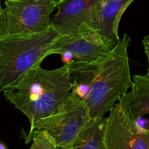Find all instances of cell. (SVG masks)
Masks as SVG:
<instances>
[{
    "instance_id": "6da1fadb",
    "label": "cell",
    "mask_w": 149,
    "mask_h": 149,
    "mask_svg": "<svg viewBox=\"0 0 149 149\" xmlns=\"http://www.w3.org/2000/svg\"><path fill=\"white\" fill-rule=\"evenodd\" d=\"M73 80L70 65L47 70L36 67L27 73L19 82L2 92L5 99L20 111L30 123L26 143L38 122L58 111L71 95Z\"/></svg>"
},
{
    "instance_id": "7a4b0ae2",
    "label": "cell",
    "mask_w": 149,
    "mask_h": 149,
    "mask_svg": "<svg viewBox=\"0 0 149 149\" xmlns=\"http://www.w3.org/2000/svg\"><path fill=\"white\" fill-rule=\"evenodd\" d=\"M130 37H119L111 52L99 61L90 93L84 100L92 119L103 117L132 87L128 57Z\"/></svg>"
},
{
    "instance_id": "3957f363",
    "label": "cell",
    "mask_w": 149,
    "mask_h": 149,
    "mask_svg": "<svg viewBox=\"0 0 149 149\" xmlns=\"http://www.w3.org/2000/svg\"><path fill=\"white\" fill-rule=\"evenodd\" d=\"M61 36L51 27L35 34L0 37V91L15 85L29 71L41 66Z\"/></svg>"
},
{
    "instance_id": "277c9868",
    "label": "cell",
    "mask_w": 149,
    "mask_h": 149,
    "mask_svg": "<svg viewBox=\"0 0 149 149\" xmlns=\"http://www.w3.org/2000/svg\"><path fill=\"white\" fill-rule=\"evenodd\" d=\"M58 0H20L4 1L0 11V37L24 36L50 29L51 14Z\"/></svg>"
},
{
    "instance_id": "5b68a950",
    "label": "cell",
    "mask_w": 149,
    "mask_h": 149,
    "mask_svg": "<svg viewBox=\"0 0 149 149\" xmlns=\"http://www.w3.org/2000/svg\"><path fill=\"white\" fill-rule=\"evenodd\" d=\"M91 119L84 100L71 91V95L56 113L38 122L31 135V140L35 132L43 130L53 140L57 148L68 149Z\"/></svg>"
},
{
    "instance_id": "8992f818",
    "label": "cell",
    "mask_w": 149,
    "mask_h": 149,
    "mask_svg": "<svg viewBox=\"0 0 149 149\" xmlns=\"http://www.w3.org/2000/svg\"><path fill=\"white\" fill-rule=\"evenodd\" d=\"M105 141L108 149H149V129L138 126L118 103L107 117Z\"/></svg>"
},
{
    "instance_id": "52a82bcc",
    "label": "cell",
    "mask_w": 149,
    "mask_h": 149,
    "mask_svg": "<svg viewBox=\"0 0 149 149\" xmlns=\"http://www.w3.org/2000/svg\"><path fill=\"white\" fill-rule=\"evenodd\" d=\"M113 48L97 30L85 24L77 34L60 37L52 46L48 56L70 52L74 61L93 62L107 55Z\"/></svg>"
},
{
    "instance_id": "ba28073f",
    "label": "cell",
    "mask_w": 149,
    "mask_h": 149,
    "mask_svg": "<svg viewBox=\"0 0 149 149\" xmlns=\"http://www.w3.org/2000/svg\"><path fill=\"white\" fill-rule=\"evenodd\" d=\"M103 0H60L51 26L62 36L77 34L83 25L92 26Z\"/></svg>"
},
{
    "instance_id": "9c48e42d",
    "label": "cell",
    "mask_w": 149,
    "mask_h": 149,
    "mask_svg": "<svg viewBox=\"0 0 149 149\" xmlns=\"http://www.w3.org/2000/svg\"><path fill=\"white\" fill-rule=\"evenodd\" d=\"M134 0H103L91 27L114 47L119 39V25L122 15Z\"/></svg>"
},
{
    "instance_id": "30bf717a",
    "label": "cell",
    "mask_w": 149,
    "mask_h": 149,
    "mask_svg": "<svg viewBox=\"0 0 149 149\" xmlns=\"http://www.w3.org/2000/svg\"><path fill=\"white\" fill-rule=\"evenodd\" d=\"M130 89L118 101L137 120L149 113V76H134Z\"/></svg>"
},
{
    "instance_id": "8fae6325",
    "label": "cell",
    "mask_w": 149,
    "mask_h": 149,
    "mask_svg": "<svg viewBox=\"0 0 149 149\" xmlns=\"http://www.w3.org/2000/svg\"><path fill=\"white\" fill-rule=\"evenodd\" d=\"M107 118L93 119L68 149H108L105 141Z\"/></svg>"
},
{
    "instance_id": "7c38bea8",
    "label": "cell",
    "mask_w": 149,
    "mask_h": 149,
    "mask_svg": "<svg viewBox=\"0 0 149 149\" xmlns=\"http://www.w3.org/2000/svg\"><path fill=\"white\" fill-rule=\"evenodd\" d=\"M100 59L93 62L74 61L70 64L73 80L72 91L81 100H85L90 93L92 82L95 75L98 62Z\"/></svg>"
},
{
    "instance_id": "4fadbf2b",
    "label": "cell",
    "mask_w": 149,
    "mask_h": 149,
    "mask_svg": "<svg viewBox=\"0 0 149 149\" xmlns=\"http://www.w3.org/2000/svg\"><path fill=\"white\" fill-rule=\"evenodd\" d=\"M29 149H58L53 140L45 131L35 132Z\"/></svg>"
},
{
    "instance_id": "5bb4252c",
    "label": "cell",
    "mask_w": 149,
    "mask_h": 149,
    "mask_svg": "<svg viewBox=\"0 0 149 149\" xmlns=\"http://www.w3.org/2000/svg\"><path fill=\"white\" fill-rule=\"evenodd\" d=\"M61 55V60H62V62L63 63V64H68V65H70V64H71L74 61L73 55L70 52H63Z\"/></svg>"
},
{
    "instance_id": "9a60e30c",
    "label": "cell",
    "mask_w": 149,
    "mask_h": 149,
    "mask_svg": "<svg viewBox=\"0 0 149 149\" xmlns=\"http://www.w3.org/2000/svg\"><path fill=\"white\" fill-rule=\"evenodd\" d=\"M143 45L144 47V51L146 55L147 58H148V75L149 76V35L145 36L142 41Z\"/></svg>"
},
{
    "instance_id": "2e32d148",
    "label": "cell",
    "mask_w": 149,
    "mask_h": 149,
    "mask_svg": "<svg viewBox=\"0 0 149 149\" xmlns=\"http://www.w3.org/2000/svg\"><path fill=\"white\" fill-rule=\"evenodd\" d=\"M0 149H7V147L4 143H0Z\"/></svg>"
},
{
    "instance_id": "e0dca14e",
    "label": "cell",
    "mask_w": 149,
    "mask_h": 149,
    "mask_svg": "<svg viewBox=\"0 0 149 149\" xmlns=\"http://www.w3.org/2000/svg\"><path fill=\"white\" fill-rule=\"evenodd\" d=\"M4 1H20V0H4Z\"/></svg>"
},
{
    "instance_id": "ac0fdd59",
    "label": "cell",
    "mask_w": 149,
    "mask_h": 149,
    "mask_svg": "<svg viewBox=\"0 0 149 149\" xmlns=\"http://www.w3.org/2000/svg\"><path fill=\"white\" fill-rule=\"evenodd\" d=\"M58 1H60V0H58Z\"/></svg>"
}]
</instances>
